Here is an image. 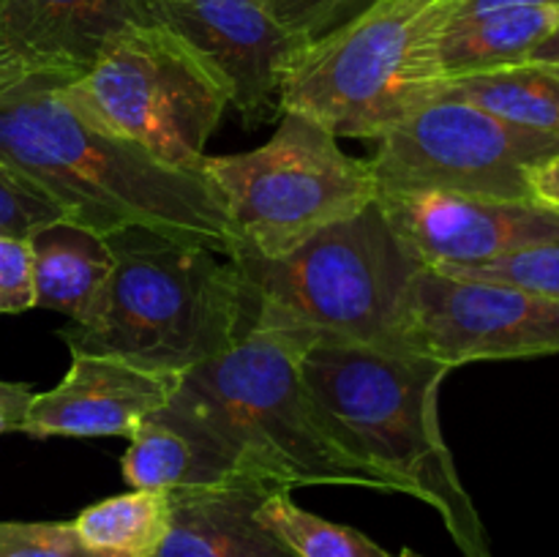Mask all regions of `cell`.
<instances>
[{
    "instance_id": "cell-22",
    "label": "cell",
    "mask_w": 559,
    "mask_h": 557,
    "mask_svg": "<svg viewBox=\"0 0 559 557\" xmlns=\"http://www.w3.org/2000/svg\"><path fill=\"white\" fill-rule=\"evenodd\" d=\"M435 271L445 273V276L508 284V287L524 289V293L559 304V244L530 246V249L511 251V254L478 262V265H445L435 268Z\"/></svg>"
},
{
    "instance_id": "cell-21",
    "label": "cell",
    "mask_w": 559,
    "mask_h": 557,
    "mask_svg": "<svg viewBox=\"0 0 559 557\" xmlns=\"http://www.w3.org/2000/svg\"><path fill=\"white\" fill-rule=\"evenodd\" d=\"M260 519L295 552V557H393L369 535L300 508L284 486L265 497Z\"/></svg>"
},
{
    "instance_id": "cell-13",
    "label": "cell",
    "mask_w": 559,
    "mask_h": 557,
    "mask_svg": "<svg viewBox=\"0 0 559 557\" xmlns=\"http://www.w3.org/2000/svg\"><path fill=\"white\" fill-rule=\"evenodd\" d=\"M151 25H158L153 0H3L0 71L80 76L120 36Z\"/></svg>"
},
{
    "instance_id": "cell-14",
    "label": "cell",
    "mask_w": 559,
    "mask_h": 557,
    "mask_svg": "<svg viewBox=\"0 0 559 557\" xmlns=\"http://www.w3.org/2000/svg\"><path fill=\"white\" fill-rule=\"evenodd\" d=\"M180 377L109 355L71 353L63 380L33 393L20 431L31 437H129L145 415L169 402Z\"/></svg>"
},
{
    "instance_id": "cell-1",
    "label": "cell",
    "mask_w": 559,
    "mask_h": 557,
    "mask_svg": "<svg viewBox=\"0 0 559 557\" xmlns=\"http://www.w3.org/2000/svg\"><path fill=\"white\" fill-rule=\"evenodd\" d=\"M69 80L0 71V164L98 235L145 227L233 257L238 238L216 189L96 123L69 96Z\"/></svg>"
},
{
    "instance_id": "cell-2",
    "label": "cell",
    "mask_w": 559,
    "mask_h": 557,
    "mask_svg": "<svg viewBox=\"0 0 559 557\" xmlns=\"http://www.w3.org/2000/svg\"><path fill=\"white\" fill-rule=\"evenodd\" d=\"M448 371L426 355L353 344H314L300 355V380L338 446L393 491L435 508L464 557H491L478 508L442 437L437 402Z\"/></svg>"
},
{
    "instance_id": "cell-8",
    "label": "cell",
    "mask_w": 559,
    "mask_h": 557,
    "mask_svg": "<svg viewBox=\"0 0 559 557\" xmlns=\"http://www.w3.org/2000/svg\"><path fill=\"white\" fill-rule=\"evenodd\" d=\"M66 91L104 129L180 169H197L229 107L216 76L162 25L120 36Z\"/></svg>"
},
{
    "instance_id": "cell-26",
    "label": "cell",
    "mask_w": 559,
    "mask_h": 557,
    "mask_svg": "<svg viewBox=\"0 0 559 557\" xmlns=\"http://www.w3.org/2000/svg\"><path fill=\"white\" fill-rule=\"evenodd\" d=\"M33 309V276H31V249L25 238L0 233V311Z\"/></svg>"
},
{
    "instance_id": "cell-10",
    "label": "cell",
    "mask_w": 559,
    "mask_h": 557,
    "mask_svg": "<svg viewBox=\"0 0 559 557\" xmlns=\"http://www.w3.org/2000/svg\"><path fill=\"white\" fill-rule=\"evenodd\" d=\"M409 353L456 366L559 353V304L524 289L424 268L407 317Z\"/></svg>"
},
{
    "instance_id": "cell-30",
    "label": "cell",
    "mask_w": 559,
    "mask_h": 557,
    "mask_svg": "<svg viewBox=\"0 0 559 557\" xmlns=\"http://www.w3.org/2000/svg\"><path fill=\"white\" fill-rule=\"evenodd\" d=\"M530 63H544V66H555V69H559V22L555 31L544 38V44L530 55Z\"/></svg>"
},
{
    "instance_id": "cell-15",
    "label": "cell",
    "mask_w": 559,
    "mask_h": 557,
    "mask_svg": "<svg viewBox=\"0 0 559 557\" xmlns=\"http://www.w3.org/2000/svg\"><path fill=\"white\" fill-rule=\"evenodd\" d=\"M120 470L131 489L162 491L205 489L254 478L180 382L167 404L131 429Z\"/></svg>"
},
{
    "instance_id": "cell-33",
    "label": "cell",
    "mask_w": 559,
    "mask_h": 557,
    "mask_svg": "<svg viewBox=\"0 0 559 557\" xmlns=\"http://www.w3.org/2000/svg\"><path fill=\"white\" fill-rule=\"evenodd\" d=\"M0 5H3V0H0Z\"/></svg>"
},
{
    "instance_id": "cell-25",
    "label": "cell",
    "mask_w": 559,
    "mask_h": 557,
    "mask_svg": "<svg viewBox=\"0 0 559 557\" xmlns=\"http://www.w3.org/2000/svg\"><path fill=\"white\" fill-rule=\"evenodd\" d=\"M60 216L63 211L52 200L0 164V233L25 238L36 227Z\"/></svg>"
},
{
    "instance_id": "cell-32",
    "label": "cell",
    "mask_w": 559,
    "mask_h": 557,
    "mask_svg": "<svg viewBox=\"0 0 559 557\" xmlns=\"http://www.w3.org/2000/svg\"><path fill=\"white\" fill-rule=\"evenodd\" d=\"M399 557H424V555H418V552L409 549V546H407V549H402V555H399Z\"/></svg>"
},
{
    "instance_id": "cell-7",
    "label": "cell",
    "mask_w": 559,
    "mask_h": 557,
    "mask_svg": "<svg viewBox=\"0 0 559 557\" xmlns=\"http://www.w3.org/2000/svg\"><path fill=\"white\" fill-rule=\"evenodd\" d=\"M197 173L222 197L238 251L267 260L377 202L369 162L347 156L336 134L298 112H282L271 140L254 151L205 153Z\"/></svg>"
},
{
    "instance_id": "cell-20",
    "label": "cell",
    "mask_w": 559,
    "mask_h": 557,
    "mask_svg": "<svg viewBox=\"0 0 559 557\" xmlns=\"http://www.w3.org/2000/svg\"><path fill=\"white\" fill-rule=\"evenodd\" d=\"M169 495L162 489H131L85 508L74 530L91 549L112 557H153L169 533Z\"/></svg>"
},
{
    "instance_id": "cell-29",
    "label": "cell",
    "mask_w": 559,
    "mask_h": 557,
    "mask_svg": "<svg viewBox=\"0 0 559 557\" xmlns=\"http://www.w3.org/2000/svg\"><path fill=\"white\" fill-rule=\"evenodd\" d=\"M33 391L25 382H5L0 380V415L16 418L22 426V415H25L27 404H31Z\"/></svg>"
},
{
    "instance_id": "cell-5",
    "label": "cell",
    "mask_w": 559,
    "mask_h": 557,
    "mask_svg": "<svg viewBox=\"0 0 559 557\" xmlns=\"http://www.w3.org/2000/svg\"><path fill=\"white\" fill-rule=\"evenodd\" d=\"M453 9L456 0H374L300 49L282 112L306 115L338 140H380L440 93V36Z\"/></svg>"
},
{
    "instance_id": "cell-12",
    "label": "cell",
    "mask_w": 559,
    "mask_h": 557,
    "mask_svg": "<svg viewBox=\"0 0 559 557\" xmlns=\"http://www.w3.org/2000/svg\"><path fill=\"white\" fill-rule=\"evenodd\" d=\"M382 213L426 268L478 265L559 244V208L448 191H377Z\"/></svg>"
},
{
    "instance_id": "cell-27",
    "label": "cell",
    "mask_w": 559,
    "mask_h": 557,
    "mask_svg": "<svg viewBox=\"0 0 559 557\" xmlns=\"http://www.w3.org/2000/svg\"><path fill=\"white\" fill-rule=\"evenodd\" d=\"M559 9V0H456V9L451 16H473L489 14V11H508V9Z\"/></svg>"
},
{
    "instance_id": "cell-6",
    "label": "cell",
    "mask_w": 559,
    "mask_h": 557,
    "mask_svg": "<svg viewBox=\"0 0 559 557\" xmlns=\"http://www.w3.org/2000/svg\"><path fill=\"white\" fill-rule=\"evenodd\" d=\"M300 349L276 333L243 328L233 347L180 377V388L267 484H342L393 491L377 470L349 457L300 380Z\"/></svg>"
},
{
    "instance_id": "cell-31",
    "label": "cell",
    "mask_w": 559,
    "mask_h": 557,
    "mask_svg": "<svg viewBox=\"0 0 559 557\" xmlns=\"http://www.w3.org/2000/svg\"><path fill=\"white\" fill-rule=\"evenodd\" d=\"M9 431H20V420L0 415V435H9Z\"/></svg>"
},
{
    "instance_id": "cell-16",
    "label": "cell",
    "mask_w": 559,
    "mask_h": 557,
    "mask_svg": "<svg viewBox=\"0 0 559 557\" xmlns=\"http://www.w3.org/2000/svg\"><path fill=\"white\" fill-rule=\"evenodd\" d=\"M273 489L278 486L243 478L167 491L169 533L153 557H295L260 519V506Z\"/></svg>"
},
{
    "instance_id": "cell-4",
    "label": "cell",
    "mask_w": 559,
    "mask_h": 557,
    "mask_svg": "<svg viewBox=\"0 0 559 557\" xmlns=\"http://www.w3.org/2000/svg\"><path fill=\"white\" fill-rule=\"evenodd\" d=\"M104 238L115 265L93 309L63 328L71 353L183 377L233 347L243 328L233 257L145 227Z\"/></svg>"
},
{
    "instance_id": "cell-24",
    "label": "cell",
    "mask_w": 559,
    "mask_h": 557,
    "mask_svg": "<svg viewBox=\"0 0 559 557\" xmlns=\"http://www.w3.org/2000/svg\"><path fill=\"white\" fill-rule=\"evenodd\" d=\"M262 3L289 33L306 42H317L369 9L374 0H262Z\"/></svg>"
},
{
    "instance_id": "cell-9",
    "label": "cell",
    "mask_w": 559,
    "mask_h": 557,
    "mask_svg": "<svg viewBox=\"0 0 559 557\" xmlns=\"http://www.w3.org/2000/svg\"><path fill=\"white\" fill-rule=\"evenodd\" d=\"M559 153V137L513 126L475 104H424L377 140L369 158L377 191H448L489 200H535V169Z\"/></svg>"
},
{
    "instance_id": "cell-23",
    "label": "cell",
    "mask_w": 559,
    "mask_h": 557,
    "mask_svg": "<svg viewBox=\"0 0 559 557\" xmlns=\"http://www.w3.org/2000/svg\"><path fill=\"white\" fill-rule=\"evenodd\" d=\"M0 557H112L91 549L74 522H0Z\"/></svg>"
},
{
    "instance_id": "cell-17",
    "label": "cell",
    "mask_w": 559,
    "mask_h": 557,
    "mask_svg": "<svg viewBox=\"0 0 559 557\" xmlns=\"http://www.w3.org/2000/svg\"><path fill=\"white\" fill-rule=\"evenodd\" d=\"M31 249L33 306L80 322L102 295L115 257L107 238L60 216L25 235Z\"/></svg>"
},
{
    "instance_id": "cell-19",
    "label": "cell",
    "mask_w": 559,
    "mask_h": 557,
    "mask_svg": "<svg viewBox=\"0 0 559 557\" xmlns=\"http://www.w3.org/2000/svg\"><path fill=\"white\" fill-rule=\"evenodd\" d=\"M442 98L475 104L513 126L559 137V69L516 63L442 82Z\"/></svg>"
},
{
    "instance_id": "cell-3",
    "label": "cell",
    "mask_w": 559,
    "mask_h": 557,
    "mask_svg": "<svg viewBox=\"0 0 559 557\" xmlns=\"http://www.w3.org/2000/svg\"><path fill=\"white\" fill-rule=\"evenodd\" d=\"M233 262L243 287V328L276 333L300 353L314 344H353L415 355L407 317L426 265L399 238L380 202L276 260L235 251Z\"/></svg>"
},
{
    "instance_id": "cell-18",
    "label": "cell",
    "mask_w": 559,
    "mask_h": 557,
    "mask_svg": "<svg viewBox=\"0 0 559 557\" xmlns=\"http://www.w3.org/2000/svg\"><path fill=\"white\" fill-rule=\"evenodd\" d=\"M559 22V9H508L451 16L440 36L442 80L527 63Z\"/></svg>"
},
{
    "instance_id": "cell-28",
    "label": "cell",
    "mask_w": 559,
    "mask_h": 557,
    "mask_svg": "<svg viewBox=\"0 0 559 557\" xmlns=\"http://www.w3.org/2000/svg\"><path fill=\"white\" fill-rule=\"evenodd\" d=\"M530 186H533L535 200L559 208V153L546 158V162L535 169L533 178H530Z\"/></svg>"
},
{
    "instance_id": "cell-11",
    "label": "cell",
    "mask_w": 559,
    "mask_h": 557,
    "mask_svg": "<svg viewBox=\"0 0 559 557\" xmlns=\"http://www.w3.org/2000/svg\"><path fill=\"white\" fill-rule=\"evenodd\" d=\"M153 14L216 76L246 123L282 115L284 76L309 42L262 0H153Z\"/></svg>"
}]
</instances>
